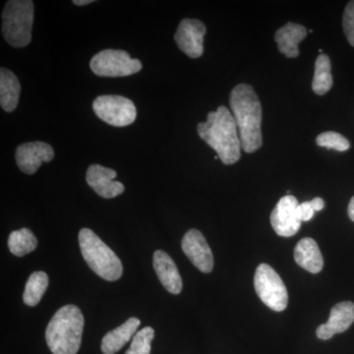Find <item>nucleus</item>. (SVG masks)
Listing matches in <instances>:
<instances>
[{
	"label": "nucleus",
	"mask_w": 354,
	"mask_h": 354,
	"mask_svg": "<svg viewBox=\"0 0 354 354\" xmlns=\"http://www.w3.org/2000/svg\"><path fill=\"white\" fill-rule=\"evenodd\" d=\"M317 145L324 148L334 149L339 152H346L351 148V143L346 137L337 132L328 131L319 135L316 138Z\"/></svg>",
	"instance_id": "obj_24"
},
{
	"label": "nucleus",
	"mask_w": 354,
	"mask_h": 354,
	"mask_svg": "<svg viewBox=\"0 0 354 354\" xmlns=\"http://www.w3.org/2000/svg\"><path fill=\"white\" fill-rule=\"evenodd\" d=\"M84 316L75 305H65L51 318L46 341L53 354H77L82 342Z\"/></svg>",
	"instance_id": "obj_3"
},
{
	"label": "nucleus",
	"mask_w": 354,
	"mask_h": 354,
	"mask_svg": "<svg viewBox=\"0 0 354 354\" xmlns=\"http://www.w3.org/2000/svg\"><path fill=\"white\" fill-rule=\"evenodd\" d=\"M34 11L31 0L7 1L2 12V34L13 48H24L31 43Z\"/></svg>",
	"instance_id": "obj_5"
},
{
	"label": "nucleus",
	"mask_w": 354,
	"mask_h": 354,
	"mask_svg": "<svg viewBox=\"0 0 354 354\" xmlns=\"http://www.w3.org/2000/svg\"><path fill=\"white\" fill-rule=\"evenodd\" d=\"M90 67L100 77H125L141 71L142 62L133 59L127 51L104 50L91 59Z\"/></svg>",
	"instance_id": "obj_7"
},
{
	"label": "nucleus",
	"mask_w": 354,
	"mask_h": 354,
	"mask_svg": "<svg viewBox=\"0 0 354 354\" xmlns=\"http://www.w3.org/2000/svg\"><path fill=\"white\" fill-rule=\"evenodd\" d=\"M153 260V269L165 290L172 295H179L183 290V279L171 256L165 251L157 250Z\"/></svg>",
	"instance_id": "obj_15"
},
{
	"label": "nucleus",
	"mask_w": 354,
	"mask_h": 354,
	"mask_svg": "<svg viewBox=\"0 0 354 354\" xmlns=\"http://www.w3.org/2000/svg\"><path fill=\"white\" fill-rule=\"evenodd\" d=\"M55 158V151L44 142H29L18 147L15 153L16 164L26 174L38 171L43 162H50Z\"/></svg>",
	"instance_id": "obj_12"
},
{
	"label": "nucleus",
	"mask_w": 354,
	"mask_h": 354,
	"mask_svg": "<svg viewBox=\"0 0 354 354\" xmlns=\"http://www.w3.org/2000/svg\"><path fill=\"white\" fill-rule=\"evenodd\" d=\"M348 213L349 218L354 221V196L351 198V202H349Z\"/></svg>",
	"instance_id": "obj_28"
},
{
	"label": "nucleus",
	"mask_w": 354,
	"mask_h": 354,
	"mask_svg": "<svg viewBox=\"0 0 354 354\" xmlns=\"http://www.w3.org/2000/svg\"><path fill=\"white\" fill-rule=\"evenodd\" d=\"M306 37V28L290 22L277 31L274 41L278 44L279 50L283 55L288 58H295L299 55L298 44L304 41Z\"/></svg>",
	"instance_id": "obj_16"
},
{
	"label": "nucleus",
	"mask_w": 354,
	"mask_h": 354,
	"mask_svg": "<svg viewBox=\"0 0 354 354\" xmlns=\"http://www.w3.org/2000/svg\"><path fill=\"white\" fill-rule=\"evenodd\" d=\"M21 85L17 77L10 70L0 69V104L6 113H12L19 102Z\"/></svg>",
	"instance_id": "obj_19"
},
{
	"label": "nucleus",
	"mask_w": 354,
	"mask_h": 354,
	"mask_svg": "<svg viewBox=\"0 0 354 354\" xmlns=\"http://www.w3.org/2000/svg\"><path fill=\"white\" fill-rule=\"evenodd\" d=\"M311 204L312 207H313L314 211L317 212L322 211L324 207H325V202H324L322 198L320 197L314 198L311 201Z\"/></svg>",
	"instance_id": "obj_27"
},
{
	"label": "nucleus",
	"mask_w": 354,
	"mask_h": 354,
	"mask_svg": "<svg viewBox=\"0 0 354 354\" xmlns=\"http://www.w3.org/2000/svg\"><path fill=\"white\" fill-rule=\"evenodd\" d=\"M153 337L155 330L153 328H143L133 337L131 346L125 354H150Z\"/></svg>",
	"instance_id": "obj_23"
},
{
	"label": "nucleus",
	"mask_w": 354,
	"mask_h": 354,
	"mask_svg": "<svg viewBox=\"0 0 354 354\" xmlns=\"http://www.w3.org/2000/svg\"><path fill=\"white\" fill-rule=\"evenodd\" d=\"M254 286L258 297L269 308L281 312L288 306V295L285 283L271 266L259 265L254 277Z\"/></svg>",
	"instance_id": "obj_6"
},
{
	"label": "nucleus",
	"mask_w": 354,
	"mask_h": 354,
	"mask_svg": "<svg viewBox=\"0 0 354 354\" xmlns=\"http://www.w3.org/2000/svg\"><path fill=\"white\" fill-rule=\"evenodd\" d=\"M342 26L346 39L351 46H354V0L349 1L344 10L342 18Z\"/></svg>",
	"instance_id": "obj_25"
},
{
	"label": "nucleus",
	"mask_w": 354,
	"mask_h": 354,
	"mask_svg": "<svg viewBox=\"0 0 354 354\" xmlns=\"http://www.w3.org/2000/svg\"><path fill=\"white\" fill-rule=\"evenodd\" d=\"M298 207L299 203L297 198L292 195H286L279 200L272 209V227L279 236L290 237L297 234L302 223Z\"/></svg>",
	"instance_id": "obj_9"
},
{
	"label": "nucleus",
	"mask_w": 354,
	"mask_h": 354,
	"mask_svg": "<svg viewBox=\"0 0 354 354\" xmlns=\"http://www.w3.org/2000/svg\"><path fill=\"white\" fill-rule=\"evenodd\" d=\"M79 245L84 260L97 276L109 281L121 278L123 267L120 258L92 230H80Z\"/></svg>",
	"instance_id": "obj_4"
},
{
	"label": "nucleus",
	"mask_w": 354,
	"mask_h": 354,
	"mask_svg": "<svg viewBox=\"0 0 354 354\" xmlns=\"http://www.w3.org/2000/svg\"><path fill=\"white\" fill-rule=\"evenodd\" d=\"M197 132L218 153L225 165H234L241 157V142L234 115L227 108L221 106L208 114L206 122L199 123Z\"/></svg>",
	"instance_id": "obj_2"
},
{
	"label": "nucleus",
	"mask_w": 354,
	"mask_h": 354,
	"mask_svg": "<svg viewBox=\"0 0 354 354\" xmlns=\"http://www.w3.org/2000/svg\"><path fill=\"white\" fill-rule=\"evenodd\" d=\"M38 246V239L27 227L14 230L8 237V247L10 252L17 257H23L32 252Z\"/></svg>",
	"instance_id": "obj_20"
},
{
	"label": "nucleus",
	"mask_w": 354,
	"mask_h": 354,
	"mask_svg": "<svg viewBox=\"0 0 354 354\" xmlns=\"http://www.w3.org/2000/svg\"><path fill=\"white\" fill-rule=\"evenodd\" d=\"M140 320L138 318L128 319L120 327L116 328L104 335L102 341V351L104 354H114L118 353L125 344L136 334L138 330Z\"/></svg>",
	"instance_id": "obj_17"
},
{
	"label": "nucleus",
	"mask_w": 354,
	"mask_h": 354,
	"mask_svg": "<svg viewBox=\"0 0 354 354\" xmlns=\"http://www.w3.org/2000/svg\"><path fill=\"white\" fill-rule=\"evenodd\" d=\"M353 322L354 304L346 301L335 304L330 310L328 322L317 328V337L323 341H328L335 334L346 332Z\"/></svg>",
	"instance_id": "obj_14"
},
{
	"label": "nucleus",
	"mask_w": 354,
	"mask_h": 354,
	"mask_svg": "<svg viewBox=\"0 0 354 354\" xmlns=\"http://www.w3.org/2000/svg\"><path fill=\"white\" fill-rule=\"evenodd\" d=\"M332 86L333 76L330 73V57L326 55H320L317 57L315 62L312 90L316 95H323L329 92Z\"/></svg>",
	"instance_id": "obj_21"
},
{
	"label": "nucleus",
	"mask_w": 354,
	"mask_h": 354,
	"mask_svg": "<svg viewBox=\"0 0 354 354\" xmlns=\"http://www.w3.org/2000/svg\"><path fill=\"white\" fill-rule=\"evenodd\" d=\"M298 212H299L300 218L302 221H309L312 220L314 216V209L312 207L311 201L304 202L299 204L298 207Z\"/></svg>",
	"instance_id": "obj_26"
},
{
	"label": "nucleus",
	"mask_w": 354,
	"mask_h": 354,
	"mask_svg": "<svg viewBox=\"0 0 354 354\" xmlns=\"http://www.w3.org/2000/svg\"><path fill=\"white\" fill-rule=\"evenodd\" d=\"M295 260L300 267L312 274L322 271L324 260L318 244L314 239H301L295 249Z\"/></svg>",
	"instance_id": "obj_18"
},
{
	"label": "nucleus",
	"mask_w": 354,
	"mask_h": 354,
	"mask_svg": "<svg viewBox=\"0 0 354 354\" xmlns=\"http://www.w3.org/2000/svg\"><path fill=\"white\" fill-rule=\"evenodd\" d=\"M95 115L116 127H127L136 120V106L127 97L121 95H100L93 102Z\"/></svg>",
	"instance_id": "obj_8"
},
{
	"label": "nucleus",
	"mask_w": 354,
	"mask_h": 354,
	"mask_svg": "<svg viewBox=\"0 0 354 354\" xmlns=\"http://www.w3.org/2000/svg\"><path fill=\"white\" fill-rule=\"evenodd\" d=\"M116 171L101 165H92L88 167L86 174L88 185L97 193L99 196L111 199L124 192V185L115 179Z\"/></svg>",
	"instance_id": "obj_13"
},
{
	"label": "nucleus",
	"mask_w": 354,
	"mask_h": 354,
	"mask_svg": "<svg viewBox=\"0 0 354 354\" xmlns=\"http://www.w3.org/2000/svg\"><path fill=\"white\" fill-rule=\"evenodd\" d=\"M48 286V277L44 272H32L26 283L23 301L28 306H36L43 298Z\"/></svg>",
	"instance_id": "obj_22"
},
{
	"label": "nucleus",
	"mask_w": 354,
	"mask_h": 354,
	"mask_svg": "<svg viewBox=\"0 0 354 354\" xmlns=\"http://www.w3.org/2000/svg\"><path fill=\"white\" fill-rule=\"evenodd\" d=\"M93 0H74L73 3L77 6H87V4L93 3Z\"/></svg>",
	"instance_id": "obj_29"
},
{
	"label": "nucleus",
	"mask_w": 354,
	"mask_h": 354,
	"mask_svg": "<svg viewBox=\"0 0 354 354\" xmlns=\"http://www.w3.org/2000/svg\"><path fill=\"white\" fill-rule=\"evenodd\" d=\"M183 252L199 271L208 274L213 271L214 256L204 235L197 230L186 232L181 241Z\"/></svg>",
	"instance_id": "obj_11"
},
{
	"label": "nucleus",
	"mask_w": 354,
	"mask_h": 354,
	"mask_svg": "<svg viewBox=\"0 0 354 354\" xmlns=\"http://www.w3.org/2000/svg\"><path fill=\"white\" fill-rule=\"evenodd\" d=\"M206 26L197 19H183L179 23L174 36L177 46L190 58L203 55V41L206 34Z\"/></svg>",
	"instance_id": "obj_10"
},
{
	"label": "nucleus",
	"mask_w": 354,
	"mask_h": 354,
	"mask_svg": "<svg viewBox=\"0 0 354 354\" xmlns=\"http://www.w3.org/2000/svg\"><path fill=\"white\" fill-rule=\"evenodd\" d=\"M230 102L239 129L241 148L248 153L256 152L263 144L262 106L258 95L250 85L241 84L230 93Z\"/></svg>",
	"instance_id": "obj_1"
}]
</instances>
